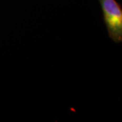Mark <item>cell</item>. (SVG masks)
Instances as JSON below:
<instances>
[{
  "label": "cell",
  "mask_w": 122,
  "mask_h": 122,
  "mask_svg": "<svg viewBox=\"0 0 122 122\" xmlns=\"http://www.w3.org/2000/svg\"><path fill=\"white\" fill-rule=\"evenodd\" d=\"M109 37L115 43L122 41V8L116 0H98Z\"/></svg>",
  "instance_id": "cell-1"
}]
</instances>
